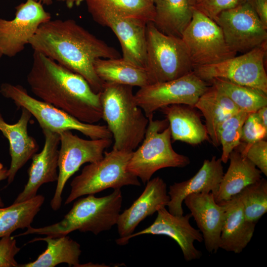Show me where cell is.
Listing matches in <instances>:
<instances>
[{
    "instance_id": "cell-1",
    "label": "cell",
    "mask_w": 267,
    "mask_h": 267,
    "mask_svg": "<svg viewBox=\"0 0 267 267\" xmlns=\"http://www.w3.org/2000/svg\"><path fill=\"white\" fill-rule=\"evenodd\" d=\"M34 51L82 76L99 93L103 82L95 73L99 58L120 57L119 52L73 19L50 20L42 24L29 41Z\"/></svg>"
},
{
    "instance_id": "cell-2",
    "label": "cell",
    "mask_w": 267,
    "mask_h": 267,
    "mask_svg": "<svg viewBox=\"0 0 267 267\" xmlns=\"http://www.w3.org/2000/svg\"><path fill=\"white\" fill-rule=\"evenodd\" d=\"M27 82L41 100L82 122L94 124L102 119L99 92L82 76L42 53L34 51Z\"/></svg>"
},
{
    "instance_id": "cell-3",
    "label": "cell",
    "mask_w": 267,
    "mask_h": 267,
    "mask_svg": "<svg viewBox=\"0 0 267 267\" xmlns=\"http://www.w3.org/2000/svg\"><path fill=\"white\" fill-rule=\"evenodd\" d=\"M99 94L102 119L113 137V149L134 151L144 138L148 119L136 102L133 87L104 83Z\"/></svg>"
},
{
    "instance_id": "cell-4",
    "label": "cell",
    "mask_w": 267,
    "mask_h": 267,
    "mask_svg": "<svg viewBox=\"0 0 267 267\" xmlns=\"http://www.w3.org/2000/svg\"><path fill=\"white\" fill-rule=\"evenodd\" d=\"M123 196L120 189L103 197L89 194L78 198L69 212L60 222L45 226H30L15 237L35 234L51 237L67 235L70 232H91L95 235L110 230L116 224L120 214Z\"/></svg>"
},
{
    "instance_id": "cell-5",
    "label": "cell",
    "mask_w": 267,
    "mask_h": 267,
    "mask_svg": "<svg viewBox=\"0 0 267 267\" xmlns=\"http://www.w3.org/2000/svg\"><path fill=\"white\" fill-rule=\"evenodd\" d=\"M144 138L133 151L127 169L143 183L157 171L169 167L183 168L190 163L188 157L176 152L172 145V136L167 119L148 118Z\"/></svg>"
},
{
    "instance_id": "cell-6",
    "label": "cell",
    "mask_w": 267,
    "mask_h": 267,
    "mask_svg": "<svg viewBox=\"0 0 267 267\" xmlns=\"http://www.w3.org/2000/svg\"><path fill=\"white\" fill-rule=\"evenodd\" d=\"M132 153L112 149L105 151L100 160L85 166L81 174L72 179L71 191L65 204L108 188L115 190L126 185L139 186L138 178L127 169Z\"/></svg>"
},
{
    "instance_id": "cell-7",
    "label": "cell",
    "mask_w": 267,
    "mask_h": 267,
    "mask_svg": "<svg viewBox=\"0 0 267 267\" xmlns=\"http://www.w3.org/2000/svg\"><path fill=\"white\" fill-rule=\"evenodd\" d=\"M0 93L5 98L11 99L18 108H24L28 110L42 130L58 134L65 131L75 130L90 139L112 137L107 126L82 122L66 112L31 96L21 85L3 83L0 87Z\"/></svg>"
},
{
    "instance_id": "cell-8",
    "label": "cell",
    "mask_w": 267,
    "mask_h": 267,
    "mask_svg": "<svg viewBox=\"0 0 267 267\" xmlns=\"http://www.w3.org/2000/svg\"><path fill=\"white\" fill-rule=\"evenodd\" d=\"M146 65L153 84L173 80L193 70L181 38L166 35L153 22L146 24Z\"/></svg>"
},
{
    "instance_id": "cell-9",
    "label": "cell",
    "mask_w": 267,
    "mask_h": 267,
    "mask_svg": "<svg viewBox=\"0 0 267 267\" xmlns=\"http://www.w3.org/2000/svg\"><path fill=\"white\" fill-rule=\"evenodd\" d=\"M181 39L193 68L218 63L237 54L228 46L217 23L194 7L192 19Z\"/></svg>"
},
{
    "instance_id": "cell-10",
    "label": "cell",
    "mask_w": 267,
    "mask_h": 267,
    "mask_svg": "<svg viewBox=\"0 0 267 267\" xmlns=\"http://www.w3.org/2000/svg\"><path fill=\"white\" fill-rule=\"evenodd\" d=\"M267 44L266 42L242 55L218 63L195 67L193 71L207 82L220 78L267 94V75L265 66Z\"/></svg>"
},
{
    "instance_id": "cell-11",
    "label": "cell",
    "mask_w": 267,
    "mask_h": 267,
    "mask_svg": "<svg viewBox=\"0 0 267 267\" xmlns=\"http://www.w3.org/2000/svg\"><path fill=\"white\" fill-rule=\"evenodd\" d=\"M209 87L207 82L193 71L173 80L140 88L134 97L148 118L157 110L169 105L184 104L194 107L199 98Z\"/></svg>"
},
{
    "instance_id": "cell-12",
    "label": "cell",
    "mask_w": 267,
    "mask_h": 267,
    "mask_svg": "<svg viewBox=\"0 0 267 267\" xmlns=\"http://www.w3.org/2000/svg\"><path fill=\"white\" fill-rule=\"evenodd\" d=\"M60 148L57 185L50 206L58 210L62 201V194L68 180L80 167L86 163H92L102 159L105 150L112 143V138L85 139L74 134L71 131L59 133Z\"/></svg>"
},
{
    "instance_id": "cell-13",
    "label": "cell",
    "mask_w": 267,
    "mask_h": 267,
    "mask_svg": "<svg viewBox=\"0 0 267 267\" xmlns=\"http://www.w3.org/2000/svg\"><path fill=\"white\" fill-rule=\"evenodd\" d=\"M221 28L230 48L245 53L267 42V27L246 0L220 13L214 20Z\"/></svg>"
},
{
    "instance_id": "cell-14",
    "label": "cell",
    "mask_w": 267,
    "mask_h": 267,
    "mask_svg": "<svg viewBox=\"0 0 267 267\" xmlns=\"http://www.w3.org/2000/svg\"><path fill=\"white\" fill-rule=\"evenodd\" d=\"M15 9L13 19L0 18V48L3 55L9 57L23 50L39 27L51 18L43 4L36 0H26Z\"/></svg>"
},
{
    "instance_id": "cell-15",
    "label": "cell",
    "mask_w": 267,
    "mask_h": 267,
    "mask_svg": "<svg viewBox=\"0 0 267 267\" xmlns=\"http://www.w3.org/2000/svg\"><path fill=\"white\" fill-rule=\"evenodd\" d=\"M191 213L184 216L173 215L164 207L157 211L156 219L148 227L126 238H119L116 242L119 245H125L130 239L142 234L166 235L178 243L186 261L199 259L202 253L195 247L194 242H202L203 238L200 231L191 225Z\"/></svg>"
},
{
    "instance_id": "cell-16",
    "label": "cell",
    "mask_w": 267,
    "mask_h": 267,
    "mask_svg": "<svg viewBox=\"0 0 267 267\" xmlns=\"http://www.w3.org/2000/svg\"><path fill=\"white\" fill-rule=\"evenodd\" d=\"M92 17L96 22L109 27L115 34L121 46L123 59L146 68V23L105 12Z\"/></svg>"
},
{
    "instance_id": "cell-17",
    "label": "cell",
    "mask_w": 267,
    "mask_h": 267,
    "mask_svg": "<svg viewBox=\"0 0 267 267\" xmlns=\"http://www.w3.org/2000/svg\"><path fill=\"white\" fill-rule=\"evenodd\" d=\"M42 132L44 137L43 148L32 157V163L28 170V181L14 203L34 197L43 184L57 180L60 135L46 129L42 130Z\"/></svg>"
},
{
    "instance_id": "cell-18",
    "label": "cell",
    "mask_w": 267,
    "mask_h": 267,
    "mask_svg": "<svg viewBox=\"0 0 267 267\" xmlns=\"http://www.w3.org/2000/svg\"><path fill=\"white\" fill-rule=\"evenodd\" d=\"M183 202L202 233L206 250L210 253H216L220 248L224 205L215 201L212 192L190 194Z\"/></svg>"
},
{
    "instance_id": "cell-19",
    "label": "cell",
    "mask_w": 267,
    "mask_h": 267,
    "mask_svg": "<svg viewBox=\"0 0 267 267\" xmlns=\"http://www.w3.org/2000/svg\"><path fill=\"white\" fill-rule=\"evenodd\" d=\"M170 200L167 184L162 178L157 177L149 180L141 194L120 214L116 224L120 238L133 233L141 222L167 206Z\"/></svg>"
},
{
    "instance_id": "cell-20",
    "label": "cell",
    "mask_w": 267,
    "mask_h": 267,
    "mask_svg": "<svg viewBox=\"0 0 267 267\" xmlns=\"http://www.w3.org/2000/svg\"><path fill=\"white\" fill-rule=\"evenodd\" d=\"M222 163L221 159H217L216 156L211 160L206 159L191 178L171 185L168 193L170 198L167 205L169 212L174 215H182V202L190 194L212 192L214 196L224 174Z\"/></svg>"
},
{
    "instance_id": "cell-21",
    "label": "cell",
    "mask_w": 267,
    "mask_h": 267,
    "mask_svg": "<svg viewBox=\"0 0 267 267\" xmlns=\"http://www.w3.org/2000/svg\"><path fill=\"white\" fill-rule=\"evenodd\" d=\"M21 109L20 117L13 124H9L4 120L0 110V131L8 140L11 159L8 171V184L13 181L18 171L39 149L36 139L28 132V125L32 115L27 109Z\"/></svg>"
},
{
    "instance_id": "cell-22",
    "label": "cell",
    "mask_w": 267,
    "mask_h": 267,
    "mask_svg": "<svg viewBox=\"0 0 267 267\" xmlns=\"http://www.w3.org/2000/svg\"><path fill=\"white\" fill-rule=\"evenodd\" d=\"M221 204L224 205V216L220 248L239 254L250 242L256 223L246 219L242 204L237 195Z\"/></svg>"
},
{
    "instance_id": "cell-23",
    "label": "cell",
    "mask_w": 267,
    "mask_h": 267,
    "mask_svg": "<svg viewBox=\"0 0 267 267\" xmlns=\"http://www.w3.org/2000/svg\"><path fill=\"white\" fill-rule=\"evenodd\" d=\"M228 160V169L223 174L218 190L214 196L215 201L220 204L262 178L261 172L236 149L230 153Z\"/></svg>"
},
{
    "instance_id": "cell-24",
    "label": "cell",
    "mask_w": 267,
    "mask_h": 267,
    "mask_svg": "<svg viewBox=\"0 0 267 267\" xmlns=\"http://www.w3.org/2000/svg\"><path fill=\"white\" fill-rule=\"evenodd\" d=\"M192 108L184 104H172L159 109L168 121L173 141L197 145L208 139L206 126Z\"/></svg>"
},
{
    "instance_id": "cell-25",
    "label": "cell",
    "mask_w": 267,
    "mask_h": 267,
    "mask_svg": "<svg viewBox=\"0 0 267 267\" xmlns=\"http://www.w3.org/2000/svg\"><path fill=\"white\" fill-rule=\"evenodd\" d=\"M194 107L198 109L205 118V126L212 144L219 146L221 125L240 110L226 95L212 85L201 95Z\"/></svg>"
},
{
    "instance_id": "cell-26",
    "label": "cell",
    "mask_w": 267,
    "mask_h": 267,
    "mask_svg": "<svg viewBox=\"0 0 267 267\" xmlns=\"http://www.w3.org/2000/svg\"><path fill=\"white\" fill-rule=\"evenodd\" d=\"M96 74L104 83L142 88L153 84L145 68L136 66L122 57L99 58L94 63Z\"/></svg>"
},
{
    "instance_id": "cell-27",
    "label": "cell",
    "mask_w": 267,
    "mask_h": 267,
    "mask_svg": "<svg viewBox=\"0 0 267 267\" xmlns=\"http://www.w3.org/2000/svg\"><path fill=\"white\" fill-rule=\"evenodd\" d=\"M43 241L47 247L34 261L19 265L18 267H54L61 263L69 267H78L81 254L80 245L67 235L35 238L28 243Z\"/></svg>"
},
{
    "instance_id": "cell-28",
    "label": "cell",
    "mask_w": 267,
    "mask_h": 267,
    "mask_svg": "<svg viewBox=\"0 0 267 267\" xmlns=\"http://www.w3.org/2000/svg\"><path fill=\"white\" fill-rule=\"evenodd\" d=\"M153 23L166 35L181 38L192 17L190 0H156Z\"/></svg>"
},
{
    "instance_id": "cell-29",
    "label": "cell",
    "mask_w": 267,
    "mask_h": 267,
    "mask_svg": "<svg viewBox=\"0 0 267 267\" xmlns=\"http://www.w3.org/2000/svg\"><path fill=\"white\" fill-rule=\"evenodd\" d=\"M91 16L108 13L118 16L153 22L154 4L149 0H84Z\"/></svg>"
},
{
    "instance_id": "cell-30",
    "label": "cell",
    "mask_w": 267,
    "mask_h": 267,
    "mask_svg": "<svg viewBox=\"0 0 267 267\" xmlns=\"http://www.w3.org/2000/svg\"><path fill=\"white\" fill-rule=\"evenodd\" d=\"M44 201V196L37 195L28 200L0 208V238L31 226Z\"/></svg>"
},
{
    "instance_id": "cell-31",
    "label": "cell",
    "mask_w": 267,
    "mask_h": 267,
    "mask_svg": "<svg viewBox=\"0 0 267 267\" xmlns=\"http://www.w3.org/2000/svg\"><path fill=\"white\" fill-rule=\"evenodd\" d=\"M209 82L226 95L240 111L251 113L267 105V94L256 89L220 78Z\"/></svg>"
},
{
    "instance_id": "cell-32",
    "label": "cell",
    "mask_w": 267,
    "mask_h": 267,
    "mask_svg": "<svg viewBox=\"0 0 267 267\" xmlns=\"http://www.w3.org/2000/svg\"><path fill=\"white\" fill-rule=\"evenodd\" d=\"M246 219L257 223L267 212V181L262 178L243 189L237 194Z\"/></svg>"
},
{
    "instance_id": "cell-33",
    "label": "cell",
    "mask_w": 267,
    "mask_h": 267,
    "mask_svg": "<svg viewBox=\"0 0 267 267\" xmlns=\"http://www.w3.org/2000/svg\"><path fill=\"white\" fill-rule=\"evenodd\" d=\"M250 113L239 111L227 118L219 129L222 153L220 158L223 163L228 161L230 153L241 143L243 125Z\"/></svg>"
},
{
    "instance_id": "cell-34",
    "label": "cell",
    "mask_w": 267,
    "mask_h": 267,
    "mask_svg": "<svg viewBox=\"0 0 267 267\" xmlns=\"http://www.w3.org/2000/svg\"><path fill=\"white\" fill-rule=\"evenodd\" d=\"M266 177L267 176V141L262 139L250 145L242 142L236 148Z\"/></svg>"
},
{
    "instance_id": "cell-35",
    "label": "cell",
    "mask_w": 267,
    "mask_h": 267,
    "mask_svg": "<svg viewBox=\"0 0 267 267\" xmlns=\"http://www.w3.org/2000/svg\"><path fill=\"white\" fill-rule=\"evenodd\" d=\"M267 129L262 124L256 112L250 113L242 129L241 142L250 145L267 137Z\"/></svg>"
},
{
    "instance_id": "cell-36",
    "label": "cell",
    "mask_w": 267,
    "mask_h": 267,
    "mask_svg": "<svg viewBox=\"0 0 267 267\" xmlns=\"http://www.w3.org/2000/svg\"><path fill=\"white\" fill-rule=\"evenodd\" d=\"M246 0H198L193 7L213 20L222 12L235 7Z\"/></svg>"
},
{
    "instance_id": "cell-37",
    "label": "cell",
    "mask_w": 267,
    "mask_h": 267,
    "mask_svg": "<svg viewBox=\"0 0 267 267\" xmlns=\"http://www.w3.org/2000/svg\"><path fill=\"white\" fill-rule=\"evenodd\" d=\"M14 236L7 235L0 239V267H18L15 259V255L20 251Z\"/></svg>"
},
{
    "instance_id": "cell-38",
    "label": "cell",
    "mask_w": 267,
    "mask_h": 267,
    "mask_svg": "<svg viewBox=\"0 0 267 267\" xmlns=\"http://www.w3.org/2000/svg\"><path fill=\"white\" fill-rule=\"evenodd\" d=\"M263 24L267 27V0H247Z\"/></svg>"
},
{
    "instance_id": "cell-39",
    "label": "cell",
    "mask_w": 267,
    "mask_h": 267,
    "mask_svg": "<svg viewBox=\"0 0 267 267\" xmlns=\"http://www.w3.org/2000/svg\"><path fill=\"white\" fill-rule=\"evenodd\" d=\"M256 113L260 122L267 129V105L259 109Z\"/></svg>"
},
{
    "instance_id": "cell-40",
    "label": "cell",
    "mask_w": 267,
    "mask_h": 267,
    "mask_svg": "<svg viewBox=\"0 0 267 267\" xmlns=\"http://www.w3.org/2000/svg\"><path fill=\"white\" fill-rule=\"evenodd\" d=\"M8 169L4 167L3 164L0 162V181L7 178L8 176ZM3 205L4 204L0 197V207H2Z\"/></svg>"
},
{
    "instance_id": "cell-41",
    "label": "cell",
    "mask_w": 267,
    "mask_h": 267,
    "mask_svg": "<svg viewBox=\"0 0 267 267\" xmlns=\"http://www.w3.org/2000/svg\"><path fill=\"white\" fill-rule=\"evenodd\" d=\"M64 2L67 7L71 8L74 6H79L84 1V0H58Z\"/></svg>"
},
{
    "instance_id": "cell-42",
    "label": "cell",
    "mask_w": 267,
    "mask_h": 267,
    "mask_svg": "<svg viewBox=\"0 0 267 267\" xmlns=\"http://www.w3.org/2000/svg\"><path fill=\"white\" fill-rule=\"evenodd\" d=\"M41 2L43 4L49 5L52 3V0H36Z\"/></svg>"
},
{
    "instance_id": "cell-43",
    "label": "cell",
    "mask_w": 267,
    "mask_h": 267,
    "mask_svg": "<svg viewBox=\"0 0 267 267\" xmlns=\"http://www.w3.org/2000/svg\"><path fill=\"white\" fill-rule=\"evenodd\" d=\"M198 0H190V3L193 6Z\"/></svg>"
},
{
    "instance_id": "cell-44",
    "label": "cell",
    "mask_w": 267,
    "mask_h": 267,
    "mask_svg": "<svg viewBox=\"0 0 267 267\" xmlns=\"http://www.w3.org/2000/svg\"><path fill=\"white\" fill-rule=\"evenodd\" d=\"M2 55H3V53H2L1 50V49H0V59L1 58V57L2 56Z\"/></svg>"
},
{
    "instance_id": "cell-45",
    "label": "cell",
    "mask_w": 267,
    "mask_h": 267,
    "mask_svg": "<svg viewBox=\"0 0 267 267\" xmlns=\"http://www.w3.org/2000/svg\"><path fill=\"white\" fill-rule=\"evenodd\" d=\"M149 0L154 4L156 0Z\"/></svg>"
}]
</instances>
